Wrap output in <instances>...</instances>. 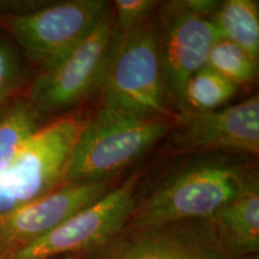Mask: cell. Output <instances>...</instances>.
I'll use <instances>...</instances> for the list:
<instances>
[{
    "instance_id": "cell-7",
    "label": "cell",
    "mask_w": 259,
    "mask_h": 259,
    "mask_svg": "<svg viewBox=\"0 0 259 259\" xmlns=\"http://www.w3.org/2000/svg\"><path fill=\"white\" fill-rule=\"evenodd\" d=\"M139 179V173L131 176L47 234L14 252L9 259H53L100 247L121 231L131 218L138 202Z\"/></svg>"
},
{
    "instance_id": "cell-1",
    "label": "cell",
    "mask_w": 259,
    "mask_h": 259,
    "mask_svg": "<svg viewBox=\"0 0 259 259\" xmlns=\"http://www.w3.org/2000/svg\"><path fill=\"white\" fill-rule=\"evenodd\" d=\"M259 186L257 168L233 154H211L173 173L137 205L126 226L210 220L225 204Z\"/></svg>"
},
{
    "instance_id": "cell-17",
    "label": "cell",
    "mask_w": 259,
    "mask_h": 259,
    "mask_svg": "<svg viewBox=\"0 0 259 259\" xmlns=\"http://www.w3.org/2000/svg\"><path fill=\"white\" fill-rule=\"evenodd\" d=\"M113 8L114 34L116 37H124L149 23L158 3L155 0H116Z\"/></svg>"
},
{
    "instance_id": "cell-14",
    "label": "cell",
    "mask_w": 259,
    "mask_h": 259,
    "mask_svg": "<svg viewBox=\"0 0 259 259\" xmlns=\"http://www.w3.org/2000/svg\"><path fill=\"white\" fill-rule=\"evenodd\" d=\"M46 124V119L25 97L16 99L0 113V170L17 157Z\"/></svg>"
},
{
    "instance_id": "cell-4",
    "label": "cell",
    "mask_w": 259,
    "mask_h": 259,
    "mask_svg": "<svg viewBox=\"0 0 259 259\" xmlns=\"http://www.w3.org/2000/svg\"><path fill=\"white\" fill-rule=\"evenodd\" d=\"M85 122L78 112L47 122L0 170V218L65 184L70 155Z\"/></svg>"
},
{
    "instance_id": "cell-16",
    "label": "cell",
    "mask_w": 259,
    "mask_h": 259,
    "mask_svg": "<svg viewBox=\"0 0 259 259\" xmlns=\"http://www.w3.org/2000/svg\"><path fill=\"white\" fill-rule=\"evenodd\" d=\"M206 66L236 85L253 83L257 76L258 61L232 42L221 38L209 52Z\"/></svg>"
},
{
    "instance_id": "cell-5",
    "label": "cell",
    "mask_w": 259,
    "mask_h": 259,
    "mask_svg": "<svg viewBox=\"0 0 259 259\" xmlns=\"http://www.w3.org/2000/svg\"><path fill=\"white\" fill-rule=\"evenodd\" d=\"M109 10L105 0L46 3L25 14L0 15V25L29 60L47 71L79 46Z\"/></svg>"
},
{
    "instance_id": "cell-19",
    "label": "cell",
    "mask_w": 259,
    "mask_h": 259,
    "mask_svg": "<svg viewBox=\"0 0 259 259\" xmlns=\"http://www.w3.org/2000/svg\"><path fill=\"white\" fill-rule=\"evenodd\" d=\"M79 255L80 254H76V253H74V254H66L64 257V259H79Z\"/></svg>"
},
{
    "instance_id": "cell-11",
    "label": "cell",
    "mask_w": 259,
    "mask_h": 259,
    "mask_svg": "<svg viewBox=\"0 0 259 259\" xmlns=\"http://www.w3.org/2000/svg\"><path fill=\"white\" fill-rule=\"evenodd\" d=\"M109 191V181L65 183L44 197L0 218V258L41 238Z\"/></svg>"
},
{
    "instance_id": "cell-18",
    "label": "cell",
    "mask_w": 259,
    "mask_h": 259,
    "mask_svg": "<svg viewBox=\"0 0 259 259\" xmlns=\"http://www.w3.org/2000/svg\"><path fill=\"white\" fill-rule=\"evenodd\" d=\"M23 78V67L15 47L0 37V103L17 89Z\"/></svg>"
},
{
    "instance_id": "cell-8",
    "label": "cell",
    "mask_w": 259,
    "mask_h": 259,
    "mask_svg": "<svg viewBox=\"0 0 259 259\" xmlns=\"http://www.w3.org/2000/svg\"><path fill=\"white\" fill-rule=\"evenodd\" d=\"M166 143L170 155L204 153L259 154V99L251 96L240 103L216 111L177 113Z\"/></svg>"
},
{
    "instance_id": "cell-6",
    "label": "cell",
    "mask_w": 259,
    "mask_h": 259,
    "mask_svg": "<svg viewBox=\"0 0 259 259\" xmlns=\"http://www.w3.org/2000/svg\"><path fill=\"white\" fill-rule=\"evenodd\" d=\"M115 34L109 10L79 46L31 84L25 99L45 119L78 105L100 92L113 52Z\"/></svg>"
},
{
    "instance_id": "cell-15",
    "label": "cell",
    "mask_w": 259,
    "mask_h": 259,
    "mask_svg": "<svg viewBox=\"0 0 259 259\" xmlns=\"http://www.w3.org/2000/svg\"><path fill=\"white\" fill-rule=\"evenodd\" d=\"M240 87L204 66L191 76L184 90L183 111L209 112L226 107Z\"/></svg>"
},
{
    "instance_id": "cell-13",
    "label": "cell",
    "mask_w": 259,
    "mask_h": 259,
    "mask_svg": "<svg viewBox=\"0 0 259 259\" xmlns=\"http://www.w3.org/2000/svg\"><path fill=\"white\" fill-rule=\"evenodd\" d=\"M211 21L221 37L240 47L252 59L259 58V5L254 0H226Z\"/></svg>"
},
{
    "instance_id": "cell-9",
    "label": "cell",
    "mask_w": 259,
    "mask_h": 259,
    "mask_svg": "<svg viewBox=\"0 0 259 259\" xmlns=\"http://www.w3.org/2000/svg\"><path fill=\"white\" fill-rule=\"evenodd\" d=\"M79 259H228L210 220L154 227L125 226Z\"/></svg>"
},
{
    "instance_id": "cell-12",
    "label": "cell",
    "mask_w": 259,
    "mask_h": 259,
    "mask_svg": "<svg viewBox=\"0 0 259 259\" xmlns=\"http://www.w3.org/2000/svg\"><path fill=\"white\" fill-rule=\"evenodd\" d=\"M228 259L259 252V186L246 191L219 209L210 219Z\"/></svg>"
},
{
    "instance_id": "cell-2",
    "label": "cell",
    "mask_w": 259,
    "mask_h": 259,
    "mask_svg": "<svg viewBox=\"0 0 259 259\" xmlns=\"http://www.w3.org/2000/svg\"><path fill=\"white\" fill-rule=\"evenodd\" d=\"M100 92V111L141 119L176 118L162 77L156 24L149 22L127 36H115Z\"/></svg>"
},
{
    "instance_id": "cell-10",
    "label": "cell",
    "mask_w": 259,
    "mask_h": 259,
    "mask_svg": "<svg viewBox=\"0 0 259 259\" xmlns=\"http://www.w3.org/2000/svg\"><path fill=\"white\" fill-rule=\"evenodd\" d=\"M160 8L156 30L162 77L169 105L180 113L187 80L205 66L210 50L222 37L211 19L192 14L183 0Z\"/></svg>"
},
{
    "instance_id": "cell-3",
    "label": "cell",
    "mask_w": 259,
    "mask_h": 259,
    "mask_svg": "<svg viewBox=\"0 0 259 259\" xmlns=\"http://www.w3.org/2000/svg\"><path fill=\"white\" fill-rule=\"evenodd\" d=\"M171 120L132 118L97 109L70 155L65 183H99L137 161L166 137Z\"/></svg>"
}]
</instances>
